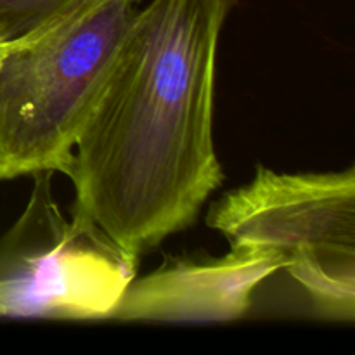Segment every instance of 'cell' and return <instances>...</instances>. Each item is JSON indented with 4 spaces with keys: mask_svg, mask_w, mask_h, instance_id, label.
Listing matches in <instances>:
<instances>
[{
    "mask_svg": "<svg viewBox=\"0 0 355 355\" xmlns=\"http://www.w3.org/2000/svg\"><path fill=\"white\" fill-rule=\"evenodd\" d=\"M238 0H149L125 31L66 175L73 210L132 257L189 227L224 182L218 40Z\"/></svg>",
    "mask_w": 355,
    "mask_h": 355,
    "instance_id": "1",
    "label": "cell"
},
{
    "mask_svg": "<svg viewBox=\"0 0 355 355\" xmlns=\"http://www.w3.org/2000/svg\"><path fill=\"white\" fill-rule=\"evenodd\" d=\"M141 0H89L3 45L0 55V180L68 173Z\"/></svg>",
    "mask_w": 355,
    "mask_h": 355,
    "instance_id": "2",
    "label": "cell"
},
{
    "mask_svg": "<svg viewBox=\"0 0 355 355\" xmlns=\"http://www.w3.org/2000/svg\"><path fill=\"white\" fill-rule=\"evenodd\" d=\"M207 224L231 248L281 257L284 269L331 319L355 318V170L279 173L259 165L224 194Z\"/></svg>",
    "mask_w": 355,
    "mask_h": 355,
    "instance_id": "3",
    "label": "cell"
},
{
    "mask_svg": "<svg viewBox=\"0 0 355 355\" xmlns=\"http://www.w3.org/2000/svg\"><path fill=\"white\" fill-rule=\"evenodd\" d=\"M137 267L92 218L64 217L52 172L33 173L26 208L0 239V315L111 319Z\"/></svg>",
    "mask_w": 355,
    "mask_h": 355,
    "instance_id": "4",
    "label": "cell"
},
{
    "mask_svg": "<svg viewBox=\"0 0 355 355\" xmlns=\"http://www.w3.org/2000/svg\"><path fill=\"white\" fill-rule=\"evenodd\" d=\"M283 269L279 255L255 248H231L218 259H170L128 284L111 319L236 321L250 311L257 288Z\"/></svg>",
    "mask_w": 355,
    "mask_h": 355,
    "instance_id": "5",
    "label": "cell"
},
{
    "mask_svg": "<svg viewBox=\"0 0 355 355\" xmlns=\"http://www.w3.org/2000/svg\"><path fill=\"white\" fill-rule=\"evenodd\" d=\"M89 0H0V44L17 40Z\"/></svg>",
    "mask_w": 355,
    "mask_h": 355,
    "instance_id": "6",
    "label": "cell"
},
{
    "mask_svg": "<svg viewBox=\"0 0 355 355\" xmlns=\"http://www.w3.org/2000/svg\"><path fill=\"white\" fill-rule=\"evenodd\" d=\"M3 45H6V44H0V55H2V51H3Z\"/></svg>",
    "mask_w": 355,
    "mask_h": 355,
    "instance_id": "7",
    "label": "cell"
}]
</instances>
